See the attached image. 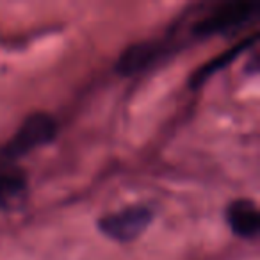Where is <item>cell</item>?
I'll return each mask as SVG.
<instances>
[{"label": "cell", "instance_id": "obj_5", "mask_svg": "<svg viewBox=\"0 0 260 260\" xmlns=\"http://www.w3.org/2000/svg\"><path fill=\"white\" fill-rule=\"evenodd\" d=\"M226 223L237 237L255 239L260 232V212L255 202L248 198L234 200L226 207Z\"/></svg>", "mask_w": 260, "mask_h": 260}, {"label": "cell", "instance_id": "obj_2", "mask_svg": "<svg viewBox=\"0 0 260 260\" xmlns=\"http://www.w3.org/2000/svg\"><path fill=\"white\" fill-rule=\"evenodd\" d=\"M153 221V212L146 205H130L118 212L105 214L98 219L100 234L116 242H132L139 239Z\"/></svg>", "mask_w": 260, "mask_h": 260}, {"label": "cell", "instance_id": "obj_7", "mask_svg": "<svg viewBox=\"0 0 260 260\" xmlns=\"http://www.w3.org/2000/svg\"><path fill=\"white\" fill-rule=\"evenodd\" d=\"M255 41H256V36H251L249 40H246V41H242V43L235 45V47L228 48V50H224L223 54L216 55V57L210 59L209 62H205L203 66H200V68L194 72V75L191 77V80H189L191 87H192V89H196V87L203 86V84H205L210 77L216 75V73L221 72L223 68H226L228 64H232V62H234L235 59L242 54V52L248 50V48L251 47Z\"/></svg>", "mask_w": 260, "mask_h": 260}, {"label": "cell", "instance_id": "obj_6", "mask_svg": "<svg viewBox=\"0 0 260 260\" xmlns=\"http://www.w3.org/2000/svg\"><path fill=\"white\" fill-rule=\"evenodd\" d=\"M27 200V180L23 173L13 164L2 170L0 173V214L16 210Z\"/></svg>", "mask_w": 260, "mask_h": 260}, {"label": "cell", "instance_id": "obj_3", "mask_svg": "<svg viewBox=\"0 0 260 260\" xmlns=\"http://www.w3.org/2000/svg\"><path fill=\"white\" fill-rule=\"evenodd\" d=\"M258 11H260V6L249 4V2H228V4H221L212 13L200 18L194 23V27H192V32L200 38L235 32L241 27L248 25L258 15Z\"/></svg>", "mask_w": 260, "mask_h": 260}, {"label": "cell", "instance_id": "obj_4", "mask_svg": "<svg viewBox=\"0 0 260 260\" xmlns=\"http://www.w3.org/2000/svg\"><path fill=\"white\" fill-rule=\"evenodd\" d=\"M164 52H166L164 43L160 41H141V43L130 45L119 55L118 62H116V72L125 77L138 75L146 68H150L155 61H159Z\"/></svg>", "mask_w": 260, "mask_h": 260}, {"label": "cell", "instance_id": "obj_8", "mask_svg": "<svg viewBox=\"0 0 260 260\" xmlns=\"http://www.w3.org/2000/svg\"><path fill=\"white\" fill-rule=\"evenodd\" d=\"M6 166H8V162H2V160H0V173H2V170H4Z\"/></svg>", "mask_w": 260, "mask_h": 260}, {"label": "cell", "instance_id": "obj_1", "mask_svg": "<svg viewBox=\"0 0 260 260\" xmlns=\"http://www.w3.org/2000/svg\"><path fill=\"white\" fill-rule=\"evenodd\" d=\"M57 134V121L48 112H32L0 148V160L13 164L27 153L48 145Z\"/></svg>", "mask_w": 260, "mask_h": 260}]
</instances>
